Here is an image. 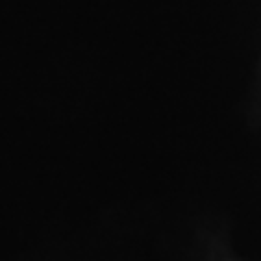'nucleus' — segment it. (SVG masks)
<instances>
[]
</instances>
